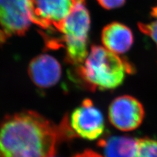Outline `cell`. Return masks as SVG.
I'll return each mask as SVG.
<instances>
[{"mask_svg": "<svg viewBox=\"0 0 157 157\" xmlns=\"http://www.w3.org/2000/svg\"><path fill=\"white\" fill-rule=\"evenodd\" d=\"M156 8H157V7H156Z\"/></svg>", "mask_w": 157, "mask_h": 157, "instance_id": "17", "label": "cell"}, {"mask_svg": "<svg viewBox=\"0 0 157 157\" xmlns=\"http://www.w3.org/2000/svg\"><path fill=\"white\" fill-rule=\"evenodd\" d=\"M138 139L130 136H111L102 139L98 146L105 157H134Z\"/></svg>", "mask_w": 157, "mask_h": 157, "instance_id": "10", "label": "cell"}, {"mask_svg": "<svg viewBox=\"0 0 157 157\" xmlns=\"http://www.w3.org/2000/svg\"><path fill=\"white\" fill-rule=\"evenodd\" d=\"M29 0H0V43L23 36L32 23Z\"/></svg>", "mask_w": 157, "mask_h": 157, "instance_id": "5", "label": "cell"}, {"mask_svg": "<svg viewBox=\"0 0 157 157\" xmlns=\"http://www.w3.org/2000/svg\"><path fill=\"white\" fill-rule=\"evenodd\" d=\"M108 117L118 130L128 132L137 129L145 117L144 108L135 98L124 95L116 98L109 107Z\"/></svg>", "mask_w": 157, "mask_h": 157, "instance_id": "7", "label": "cell"}, {"mask_svg": "<svg viewBox=\"0 0 157 157\" xmlns=\"http://www.w3.org/2000/svg\"><path fill=\"white\" fill-rule=\"evenodd\" d=\"M90 26V18L84 2H78L63 22L59 32L60 42L66 48V61L81 65L87 55V43Z\"/></svg>", "mask_w": 157, "mask_h": 157, "instance_id": "3", "label": "cell"}, {"mask_svg": "<svg viewBox=\"0 0 157 157\" xmlns=\"http://www.w3.org/2000/svg\"><path fill=\"white\" fill-rule=\"evenodd\" d=\"M79 1H81V2H84L85 0H79Z\"/></svg>", "mask_w": 157, "mask_h": 157, "instance_id": "15", "label": "cell"}, {"mask_svg": "<svg viewBox=\"0 0 157 157\" xmlns=\"http://www.w3.org/2000/svg\"><path fill=\"white\" fill-rule=\"evenodd\" d=\"M79 0H29L32 23L43 29L59 31Z\"/></svg>", "mask_w": 157, "mask_h": 157, "instance_id": "4", "label": "cell"}, {"mask_svg": "<svg viewBox=\"0 0 157 157\" xmlns=\"http://www.w3.org/2000/svg\"><path fill=\"white\" fill-rule=\"evenodd\" d=\"M52 157H54V156H52Z\"/></svg>", "mask_w": 157, "mask_h": 157, "instance_id": "16", "label": "cell"}, {"mask_svg": "<svg viewBox=\"0 0 157 157\" xmlns=\"http://www.w3.org/2000/svg\"><path fill=\"white\" fill-rule=\"evenodd\" d=\"M101 41L105 48L119 55L126 52L131 48L134 36L128 27L115 22L108 24L103 29Z\"/></svg>", "mask_w": 157, "mask_h": 157, "instance_id": "9", "label": "cell"}, {"mask_svg": "<svg viewBox=\"0 0 157 157\" xmlns=\"http://www.w3.org/2000/svg\"><path fill=\"white\" fill-rule=\"evenodd\" d=\"M69 126L72 133L88 140H94L104 131V119L101 111L89 100H85L73 111Z\"/></svg>", "mask_w": 157, "mask_h": 157, "instance_id": "6", "label": "cell"}, {"mask_svg": "<svg viewBox=\"0 0 157 157\" xmlns=\"http://www.w3.org/2000/svg\"><path fill=\"white\" fill-rule=\"evenodd\" d=\"M28 74L37 86L46 88L55 85L62 74L60 63L48 55H41L34 58L28 66Z\"/></svg>", "mask_w": 157, "mask_h": 157, "instance_id": "8", "label": "cell"}, {"mask_svg": "<svg viewBox=\"0 0 157 157\" xmlns=\"http://www.w3.org/2000/svg\"><path fill=\"white\" fill-rule=\"evenodd\" d=\"M71 136L67 117L57 126L32 111L9 115L0 122V157H52L58 141Z\"/></svg>", "mask_w": 157, "mask_h": 157, "instance_id": "1", "label": "cell"}, {"mask_svg": "<svg viewBox=\"0 0 157 157\" xmlns=\"http://www.w3.org/2000/svg\"><path fill=\"white\" fill-rule=\"evenodd\" d=\"M131 67L123 59L104 47L92 46L78 67V74L90 90H111L123 82Z\"/></svg>", "mask_w": 157, "mask_h": 157, "instance_id": "2", "label": "cell"}, {"mask_svg": "<svg viewBox=\"0 0 157 157\" xmlns=\"http://www.w3.org/2000/svg\"><path fill=\"white\" fill-rule=\"evenodd\" d=\"M134 157H157V140L139 139Z\"/></svg>", "mask_w": 157, "mask_h": 157, "instance_id": "11", "label": "cell"}, {"mask_svg": "<svg viewBox=\"0 0 157 157\" xmlns=\"http://www.w3.org/2000/svg\"><path fill=\"white\" fill-rule=\"evenodd\" d=\"M152 15L155 19L153 21L147 24H140L139 28L140 30L150 37L157 46V8H155L152 11Z\"/></svg>", "mask_w": 157, "mask_h": 157, "instance_id": "12", "label": "cell"}, {"mask_svg": "<svg viewBox=\"0 0 157 157\" xmlns=\"http://www.w3.org/2000/svg\"><path fill=\"white\" fill-rule=\"evenodd\" d=\"M100 6L106 9H113L123 6L126 0H97Z\"/></svg>", "mask_w": 157, "mask_h": 157, "instance_id": "13", "label": "cell"}, {"mask_svg": "<svg viewBox=\"0 0 157 157\" xmlns=\"http://www.w3.org/2000/svg\"><path fill=\"white\" fill-rule=\"evenodd\" d=\"M73 157H103L96 152L91 150H86L82 153H79Z\"/></svg>", "mask_w": 157, "mask_h": 157, "instance_id": "14", "label": "cell"}]
</instances>
